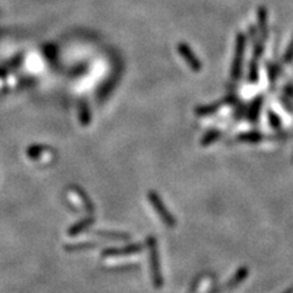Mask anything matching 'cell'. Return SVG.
Instances as JSON below:
<instances>
[{
	"label": "cell",
	"instance_id": "obj_5",
	"mask_svg": "<svg viewBox=\"0 0 293 293\" xmlns=\"http://www.w3.org/2000/svg\"><path fill=\"white\" fill-rule=\"evenodd\" d=\"M94 221H96V218H94V215H87L84 219L79 220L78 222L73 223V225L71 226L70 228H69L68 235L70 236V237H76V236L81 235L82 232L87 231L89 227H91L92 225H93Z\"/></svg>",
	"mask_w": 293,
	"mask_h": 293
},
{
	"label": "cell",
	"instance_id": "obj_11",
	"mask_svg": "<svg viewBox=\"0 0 293 293\" xmlns=\"http://www.w3.org/2000/svg\"><path fill=\"white\" fill-rule=\"evenodd\" d=\"M242 51H243V38H238L237 42V55H236L235 64H233V76L237 77L238 73H240V68H241V61H242Z\"/></svg>",
	"mask_w": 293,
	"mask_h": 293
},
{
	"label": "cell",
	"instance_id": "obj_8",
	"mask_svg": "<svg viewBox=\"0 0 293 293\" xmlns=\"http://www.w3.org/2000/svg\"><path fill=\"white\" fill-rule=\"evenodd\" d=\"M99 246L97 242H81V243H73V244H65L64 249L70 253L74 252H82V251H89V249L97 248Z\"/></svg>",
	"mask_w": 293,
	"mask_h": 293
},
{
	"label": "cell",
	"instance_id": "obj_12",
	"mask_svg": "<svg viewBox=\"0 0 293 293\" xmlns=\"http://www.w3.org/2000/svg\"><path fill=\"white\" fill-rule=\"evenodd\" d=\"M214 136H217V132H210L209 135L203 140V145H208V143L212 142V141L214 140Z\"/></svg>",
	"mask_w": 293,
	"mask_h": 293
},
{
	"label": "cell",
	"instance_id": "obj_6",
	"mask_svg": "<svg viewBox=\"0 0 293 293\" xmlns=\"http://www.w3.org/2000/svg\"><path fill=\"white\" fill-rule=\"evenodd\" d=\"M71 189L76 193L77 197L79 198V200L82 202V204L84 205V208H86L87 213H88V215H94L96 214V208H94V204L93 202H92L91 198L87 195L86 192L83 191V189L81 188L79 186H73L71 187Z\"/></svg>",
	"mask_w": 293,
	"mask_h": 293
},
{
	"label": "cell",
	"instance_id": "obj_1",
	"mask_svg": "<svg viewBox=\"0 0 293 293\" xmlns=\"http://www.w3.org/2000/svg\"><path fill=\"white\" fill-rule=\"evenodd\" d=\"M146 247L149 251V261H150V272L153 285L155 289H161L164 286V277L161 274L160 258H159L158 241L154 236H148L146 238Z\"/></svg>",
	"mask_w": 293,
	"mask_h": 293
},
{
	"label": "cell",
	"instance_id": "obj_7",
	"mask_svg": "<svg viewBox=\"0 0 293 293\" xmlns=\"http://www.w3.org/2000/svg\"><path fill=\"white\" fill-rule=\"evenodd\" d=\"M93 236H99V237L107 238V240L112 241H128L131 240V236L128 233L122 232H112V231H94Z\"/></svg>",
	"mask_w": 293,
	"mask_h": 293
},
{
	"label": "cell",
	"instance_id": "obj_4",
	"mask_svg": "<svg viewBox=\"0 0 293 293\" xmlns=\"http://www.w3.org/2000/svg\"><path fill=\"white\" fill-rule=\"evenodd\" d=\"M177 49H179L180 55H181L182 59L186 61L187 65L189 66V69H191L192 71H194V73H199L200 69H202V64L198 60V58L195 56L193 51H192V49L189 48L186 43H180Z\"/></svg>",
	"mask_w": 293,
	"mask_h": 293
},
{
	"label": "cell",
	"instance_id": "obj_9",
	"mask_svg": "<svg viewBox=\"0 0 293 293\" xmlns=\"http://www.w3.org/2000/svg\"><path fill=\"white\" fill-rule=\"evenodd\" d=\"M78 119L79 122H81L82 126H88L92 121V115H91V110H89L88 105L86 103H79V108H78Z\"/></svg>",
	"mask_w": 293,
	"mask_h": 293
},
{
	"label": "cell",
	"instance_id": "obj_3",
	"mask_svg": "<svg viewBox=\"0 0 293 293\" xmlns=\"http://www.w3.org/2000/svg\"><path fill=\"white\" fill-rule=\"evenodd\" d=\"M145 246L142 243H133L128 246L122 247V248H108L102 252L103 258H120V256H135V254L141 253L143 251Z\"/></svg>",
	"mask_w": 293,
	"mask_h": 293
},
{
	"label": "cell",
	"instance_id": "obj_10",
	"mask_svg": "<svg viewBox=\"0 0 293 293\" xmlns=\"http://www.w3.org/2000/svg\"><path fill=\"white\" fill-rule=\"evenodd\" d=\"M47 150H48V148L45 146L35 145V146H28L27 150H26V154H27V156L30 159L37 160V159H39L40 156L43 155V153H44V151H47Z\"/></svg>",
	"mask_w": 293,
	"mask_h": 293
},
{
	"label": "cell",
	"instance_id": "obj_2",
	"mask_svg": "<svg viewBox=\"0 0 293 293\" xmlns=\"http://www.w3.org/2000/svg\"><path fill=\"white\" fill-rule=\"evenodd\" d=\"M148 199L150 202L151 207L155 210L158 217L160 218V220L163 221V223L168 227H175L176 226V220L172 217V214L169 212V209L166 208V205L164 204V202L161 200L160 195H159L158 192L155 191H149L148 192Z\"/></svg>",
	"mask_w": 293,
	"mask_h": 293
}]
</instances>
